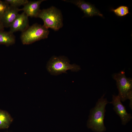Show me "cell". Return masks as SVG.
I'll return each mask as SVG.
<instances>
[{
    "instance_id": "52a82bcc",
    "label": "cell",
    "mask_w": 132,
    "mask_h": 132,
    "mask_svg": "<svg viewBox=\"0 0 132 132\" xmlns=\"http://www.w3.org/2000/svg\"><path fill=\"white\" fill-rule=\"evenodd\" d=\"M121 101L118 95H113L112 101L110 103L113 105L114 110L120 117L122 124L125 125L131 120L132 117L131 114L127 112L125 107L122 104Z\"/></svg>"
},
{
    "instance_id": "e0dca14e",
    "label": "cell",
    "mask_w": 132,
    "mask_h": 132,
    "mask_svg": "<svg viewBox=\"0 0 132 132\" xmlns=\"http://www.w3.org/2000/svg\"><path fill=\"white\" fill-rule=\"evenodd\" d=\"M4 28V27L0 21V31H3Z\"/></svg>"
},
{
    "instance_id": "4fadbf2b",
    "label": "cell",
    "mask_w": 132,
    "mask_h": 132,
    "mask_svg": "<svg viewBox=\"0 0 132 132\" xmlns=\"http://www.w3.org/2000/svg\"><path fill=\"white\" fill-rule=\"evenodd\" d=\"M110 11L113 12L117 16L122 17L129 13V7L125 6H121L115 9H112Z\"/></svg>"
},
{
    "instance_id": "3957f363",
    "label": "cell",
    "mask_w": 132,
    "mask_h": 132,
    "mask_svg": "<svg viewBox=\"0 0 132 132\" xmlns=\"http://www.w3.org/2000/svg\"><path fill=\"white\" fill-rule=\"evenodd\" d=\"M67 58L64 56H54L50 59L46 65L48 71L52 75H57L67 73L68 70L77 72L81 69L79 66L75 64L71 65Z\"/></svg>"
},
{
    "instance_id": "7c38bea8",
    "label": "cell",
    "mask_w": 132,
    "mask_h": 132,
    "mask_svg": "<svg viewBox=\"0 0 132 132\" xmlns=\"http://www.w3.org/2000/svg\"><path fill=\"white\" fill-rule=\"evenodd\" d=\"M13 120L7 111L0 109V129L8 128Z\"/></svg>"
},
{
    "instance_id": "30bf717a",
    "label": "cell",
    "mask_w": 132,
    "mask_h": 132,
    "mask_svg": "<svg viewBox=\"0 0 132 132\" xmlns=\"http://www.w3.org/2000/svg\"><path fill=\"white\" fill-rule=\"evenodd\" d=\"M44 0H39L37 1L29 2L21 9V11L23 12L28 17H31L37 18L40 11V5Z\"/></svg>"
},
{
    "instance_id": "6da1fadb",
    "label": "cell",
    "mask_w": 132,
    "mask_h": 132,
    "mask_svg": "<svg viewBox=\"0 0 132 132\" xmlns=\"http://www.w3.org/2000/svg\"><path fill=\"white\" fill-rule=\"evenodd\" d=\"M103 94L99 99L95 106L90 111L87 123L88 128L95 132H104L106 128L104 124L106 105L110 103Z\"/></svg>"
},
{
    "instance_id": "8fae6325",
    "label": "cell",
    "mask_w": 132,
    "mask_h": 132,
    "mask_svg": "<svg viewBox=\"0 0 132 132\" xmlns=\"http://www.w3.org/2000/svg\"><path fill=\"white\" fill-rule=\"evenodd\" d=\"M15 38L13 33L9 32L0 31V44L9 46L14 44Z\"/></svg>"
},
{
    "instance_id": "5b68a950",
    "label": "cell",
    "mask_w": 132,
    "mask_h": 132,
    "mask_svg": "<svg viewBox=\"0 0 132 132\" xmlns=\"http://www.w3.org/2000/svg\"><path fill=\"white\" fill-rule=\"evenodd\" d=\"M112 76L115 80L119 91L118 95L122 101L127 99V95L128 92L132 89V79L126 77L124 70L118 73L113 74Z\"/></svg>"
},
{
    "instance_id": "9a60e30c",
    "label": "cell",
    "mask_w": 132,
    "mask_h": 132,
    "mask_svg": "<svg viewBox=\"0 0 132 132\" xmlns=\"http://www.w3.org/2000/svg\"><path fill=\"white\" fill-rule=\"evenodd\" d=\"M9 5L5 1L0 0V18L7 9Z\"/></svg>"
},
{
    "instance_id": "2e32d148",
    "label": "cell",
    "mask_w": 132,
    "mask_h": 132,
    "mask_svg": "<svg viewBox=\"0 0 132 132\" xmlns=\"http://www.w3.org/2000/svg\"><path fill=\"white\" fill-rule=\"evenodd\" d=\"M127 99L130 100L129 106L131 109H132V89L130 90L128 93L127 95Z\"/></svg>"
},
{
    "instance_id": "7a4b0ae2",
    "label": "cell",
    "mask_w": 132,
    "mask_h": 132,
    "mask_svg": "<svg viewBox=\"0 0 132 132\" xmlns=\"http://www.w3.org/2000/svg\"><path fill=\"white\" fill-rule=\"evenodd\" d=\"M37 17L43 20V25L48 29L50 28L57 31L63 25V17L61 11L53 6L40 10Z\"/></svg>"
},
{
    "instance_id": "5bb4252c",
    "label": "cell",
    "mask_w": 132,
    "mask_h": 132,
    "mask_svg": "<svg viewBox=\"0 0 132 132\" xmlns=\"http://www.w3.org/2000/svg\"><path fill=\"white\" fill-rule=\"evenodd\" d=\"M4 1L10 5L17 7L21 5L24 6L29 1L27 0H5Z\"/></svg>"
},
{
    "instance_id": "277c9868",
    "label": "cell",
    "mask_w": 132,
    "mask_h": 132,
    "mask_svg": "<svg viewBox=\"0 0 132 132\" xmlns=\"http://www.w3.org/2000/svg\"><path fill=\"white\" fill-rule=\"evenodd\" d=\"M49 31L43 25L37 23L29 26L22 32L20 39L23 44H29L48 37Z\"/></svg>"
},
{
    "instance_id": "9c48e42d",
    "label": "cell",
    "mask_w": 132,
    "mask_h": 132,
    "mask_svg": "<svg viewBox=\"0 0 132 132\" xmlns=\"http://www.w3.org/2000/svg\"><path fill=\"white\" fill-rule=\"evenodd\" d=\"M20 11L21 9L9 5L4 14L0 18V21L4 28L10 27Z\"/></svg>"
},
{
    "instance_id": "ba28073f",
    "label": "cell",
    "mask_w": 132,
    "mask_h": 132,
    "mask_svg": "<svg viewBox=\"0 0 132 132\" xmlns=\"http://www.w3.org/2000/svg\"><path fill=\"white\" fill-rule=\"evenodd\" d=\"M28 17L23 12L18 14L10 27V31L12 33L18 31L23 32L29 26Z\"/></svg>"
},
{
    "instance_id": "8992f818",
    "label": "cell",
    "mask_w": 132,
    "mask_h": 132,
    "mask_svg": "<svg viewBox=\"0 0 132 132\" xmlns=\"http://www.w3.org/2000/svg\"><path fill=\"white\" fill-rule=\"evenodd\" d=\"M64 1L73 3L77 6L82 11L84 15L83 17H91L98 16L104 18L103 14L95 6L91 3L82 0H64Z\"/></svg>"
}]
</instances>
